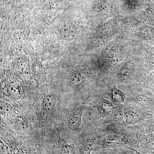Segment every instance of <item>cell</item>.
<instances>
[{
    "label": "cell",
    "mask_w": 154,
    "mask_h": 154,
    "mask_svg": "<svg viewBox=\"0 0 154 154\" xmlns=\"http://www.w3.org/2000/svg\"><path fill=\"white\" fill-rule=\"evenodd\" d=\"M124 117L128 124L133 125L137 123L140 120V115L134 111L130 110H125Z\"/></svg>",
    "instance_id": "8"
},
{
    "label": "cell",
    "mask_w": 154,
    "mask_h": 154,
    "mask_svg": "<svg viewBox=\"0 0 154 154\" xmlns=\"http://www.w3.org/2000/svg\"><path fill=\"white\" fill-rule=\"evenodd\" d=\"M54 154H76L75 146L69 144L61 137L59 133L56 138L54 145Z\"/></svg>",
    "instance_id": "2"
},
{
    "label": "cell",
    "mask_w": 154,
    "mask_h": 154,
    "mask_svg": "<svg viewBox=\"0 0 154 154\" xmlns=\"http://www.w3.org/2000/svg\"><path fill=\"white\" fill-rule=\"evenodd\" d=\"M87 79V76L84 72L76 71L71 75L70 81L73 85L79 87L84 84Z\"/></svg>",
    "instance_id": "7"
},
{
    "label": "cell",
    "mask_w": 154,
    "mask_h": 154,
    "mask_svg": "<svg viewBox=\"0 0 154 154\" xmlns=\"http://www.w3.org/2000/svg\"><path fill=\"white\" fill-rule=\"evenodd\" d=\"M99 107L100 111L105 115H110L113 113V106L107 100H103L99 102Z\"/></svg>",
    "instance_id": "9"
},
{
    "label": "cell",
    "mask_w": 154,
    "mask_h": 154,
    "mask_svg": "<svg viewBox=\"0 0 154 154\" xmlns=\"http://www.w3.org/2000/svg\"><path fill=\"white\" fill-rule=\"evenodd\" d=\"M8 89L9 95L12 99L18 100L22 98L23 95L22 88L16 82L11 81Z\"/></svg>",
    "instance_id": "5"
},
{
    "label": "cell",
    "mask_w": 154,
    "mask_h": 154,
    "mask_svg": "<svg viewBox=\"0 0 154 154\" xmlns=\"http://www.w3.org/2000/svg\"><path fill=\"white\" fill-rule=\"evenodd\" d=\"M99 144L104 148L127 147L129 146V142L126 138L113 135L105 138Z\"/></svg>",
    "instance_id": "3"
},
{
    "label": "cell",
    "mask_w": 154,
    "mask_h": 154,
    "mask_svg": "<svg viewBox=\"0 0 154 154\" xmlns=\"http://www.w3.org/2000/svg\"><path fill=\"white\" fill-rule=\"evenodd\" d=\"M85 106L80 104L74 106L70 111L68 116L67 124L69 129L77 130L82 124V117Z\"/></svg>",
    "instance_id": "1"
},
{
    "label": "cell",
    "mask_w": 154,
    "mask_h": 154,
    "mask_svg": "<svg viewBox=\"0 0 154 154\" xmlns=\"http://www.w3.org/2000/svg\"><path fill=\"white\" fill-rule=\"evenodd\" d=\"M112 98L113 101L117 103L123 102L125 99L124 93L114 87L112 91Z\"/></svg>",
    "instance_id": "10"
},
{
    "label": "cell",
    "mask_w": 154,
    "mask_h": 154,
    "mask_svg": "<svg viewBox=\"0 0 154 154\" xmlns=\"http://www.w3.org/2000/svg\"><path fill=\"white\" fill-rule=\"evenodd\" d=\"M112 114L113 118L116 121H122L124 117V113L120 109H116L113 110Z\"/></svg>",
    "instance_id": "11"
},
{
    "label": "cell",
    "mask_w": 154,
    "mask_h": 154,
    "mask_svg": "<svg viewBox=\"0 0 154 154\" xmlns=\"http://www.w3.org/2000/svg\"><path fill=\"white\" fill-rule=\"evenodd\" d=\"M57 98L54 94H49L43 97L42 102V107L45 112L51 113L55 107Z\"/></svg>",
    "instance_id": "4"
},
{
    "label": "cell",
    "mask_w": 154,
    "mask_h": 154,
    "mask_svg": "<svg viewBox=\"0 0 154 154\" xmlns=\"http://www.w3.org/2000/svg\"><path fill=\"white\" fill-rule=\"evenodd\" d=\"M61 38L65 41H71L74 38L75 31L74 28L70 25H64L60 30Z\"/></svg>",
    "instance_id": "6"
}]
</instances>
